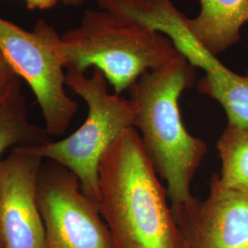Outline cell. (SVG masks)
Instances as JSON below:
<instances>
[{
  "instance_id": "1",
  "label": "cell",
  "mask_w": 248,
  "mask_h": 248,
  "mask_svg": "<svg viewBox=\"0 0 248 248\" xmlns=\"http://www.w3.org/2000/svg\"><path fill=\"white\" fill-rule=\"evenodd\" d=\"M99 210L112 248H183L162 186L136 128L104 153L98 168Z\"/></svg>"
},
{
  "instance_id": "2",
  "label": "cell",
  "mask_w": 248,
  "mask_h": 248,
  "mask_svg": "<svg viewBox=\"0 0 248 248\" xmlns=\"http://www.w3.org/2000/svg\"><path fill=\"white\" fill-rule=\"evenodd\" d=\"M195 78V67L179 53L143 73L129 89L135 128L156 174L167 182L171 210L194 198L191 181L208 151L202 139L186 131L179 108V98Z\"/></svg>"
},
{
  "instance_id": "3",
  "label": "cell",
  "mask_w": 248,
  "mask_h": 248,
  "mask_svg": "<svg viewBox=\"0 0 248 248\" xmlns=\"http://www.w3.org/2000/svg\"><path fill=\"white\" fill-rule=\"evenodd\" d=\"M62 43L65 69H98L116 95L179 54L168 36L104 9L86 10L79 25L62 36Z\"/></svg>"
},
{
  "instance_id": "4",
  "label": "cell",
  "mask_w": 248,
  "mask_h": 248,
  "mask_svg": "<svg viewBox=\"0 0 248 248\" xmlns=\"http://www.w3.org/2000/svg\"><path fill=\"white\" fill-rule=\"evenodd\" d=\"M65 85L88 106L79 128L60 141L24 146L46 161L68 169L78 178L83 192L99 205L98 168L104 153L130 128H135V112L130 99L111 94L101 72L66 69Z\"/></svg>"
},
{
  "instance_id": "5",
  "label": "cell",
  "mask_w": 248,
  "mask_h": 248,
  "mask_svg": "<svg viewBox=\"0 0 248 248\" xmlns=\"http://www.w3.org/2000/svg\"><path fill=\"white\" fill-rule=\"evenodd\" d=\"M0 53L35 96L50 136L65 133L78 107L65 91L62 37L45 19L26 31L0 17Z\"/></svg>"
},
{
  "instance_id": "6",
  "label": "cell",
  "mask_w": 248,
  "mask_h": 248,
  "mask_svg": "<svg viewBox=\"0 0 248 248\" xmlns=\"http://www.w3.org/2000/svg\"><path fill=\"white\" fill-rule=\"evenodd\" d=\"M47 163L43 164L38 182L46 248H112L98 203L83 192L71 171Z\"/></svg>"
},
{
  "instance_id": "7",
  "label": "cell",
  "mask_w": 248,
  "mask_h": 248,
  "mask_svg": "<svg viewBox=\"0 0 248 248\" xmlns=\"http://www.w3.org/2000/svg\"><path fill=\"white\" fill-rule=\"evenodd\" d=\"M44 159L17 147L0 163V241L4 248H46L38 202Z\"/></svg>"
},
{
  "instance_id": "8",
  "label": "cell",
  "mask_w": 248,
  "mask_h": 248,
  "mask_svg": "<svg viewBox=\"0 0 248 248\" xmlns=\"http://www.w3.org/2000/svg\"><path fill=\"white\" fill-rule=\"evenodd\" d=\"M171 212L183 248H248V191L224 187L216 174L207 199Z\"/></svg>"
},
{
  "instance_id": "9",
  "label": "cell",
  "mask_w": 248,
  "mask_h": 248,
  "mask_svg": "<svg viewBox=\"0 0 248 248\" xmlns=\"http://www.w3.org/2000/svg\"><path fill=\"white\" fill-rule=\"evenodd\" d=\"M201 11L187 18L189 31L209 52L217 55L238 43L248 21V0H200Z\"/></svg>"
},
{
  "instance_id": "10",
  "label": "cell",
  "mask_w": 248,
  "mask_h": 248,
  "mask_svg": "<svg viewBox=\"0 0 248 248\" xmlns=\"http://www.w3.org/2000/svg\"><path fill=\"white\" fill-rule=\"evenodd\" d=\"M49 136L45 129L29 120L26 99L18 77L0 98V163L10 148L42 144L50 141Z\"/></svg>"
},
{
  "instance_id": "11",
  "label": "cell",
  "mask_w": 248,
  "mask_h": 248,
  "mask_svg": "<svg viewBox=\"0 0 248 248\" xmlns=\"http://www.w3.org/2000/svg\"><path fill=\"white\" fill-rule=\"evenodd\" d=\"M198 90L220 103L228 125L248 130V71L242 76L222 63L205 74L198 83Z\"/></svg>"
},
{
  "instance_id": "12",
  "label": "cell",
  "mask_w": 248,
  "mask_h": 248,
  "mask_svg": "<svg viewBox=\"0 0 248 248\" xmlns=\"http://www.w3.org/2000/svg\"><path fill=\"white\" fill-rule=\"evenodd\" d=\"M221 159L219 183L227 188L248 191V130L228 125L217 142Z\"/></svg>"
},
{
  "instance_id": "13",
  "label": "cell",
  "mask_w": 248,
  "mask_h": 248,
  "mask_svg": "<svg viewBox=\"0 0 248 248\" xmlns=\"http://www.w3.org/2000/svg\"><path fill=\"white\" fill-rule=\"evenodd\" d=\"M18 76L12 70L9 63L2 57H0V98L9 90L10 86Z\"/></svg>"
},
{
  "instance_id": "14",
  "label": "cell",
  "mask_w": 248,
  "mask_h": 248,
  "mask_svg": "<svg viewBox=\"0 0 248 248\" xmlns=\"http://www.w3.org/2000/svg\"><path fill=\"white\" fill-rule=\"evenodd\" d=\"M26 2L27 7L30 9H48L53 8L58 2L62 0H24Z\"/></svg>"
},
{
  "instance_id": "15",
  "label": "cell",
  "mask_w": 248,
  "mask_h": 248,
  "mask_svg": "<svg viewBox=\"0 0 248 248\" xmlns=\"http://www.w3.org/2000/svg\"><path fill=\"white\" fill-rule=\"evenodd\" d=\"M86 0H62V3L65 6L69 7H78L82 5Z\"/></svg>"
},
{
  "instance_id": "16",
  "label": "cell",
  "mask_w": 248,
  "mask_h": 248,
  "mask_svg": "<svg viewBox=\"0 0 248 248\" xmlns=\"http://www.w3.org/2000/svg\"><path fill=\"white\" fill-rule=\"evenodd\" d=\"M0 248H4V247H3V245H2V242L0 241Z\"/></svg>"
},
{
  "instance_id": "17",
  "label": "cell",
  "mask_w": 248,
  "mask_h": 248,
  "mask_svg": "<svg viewBox=\"0 0 248 248\" xmlns=\"http://www.w3.org/2000/svg\"><path fill=\"white\" fill-rule=\"evenodd\" d=\"M0 57H1V53H0Z\"/></svg>"
}]
</instances>
